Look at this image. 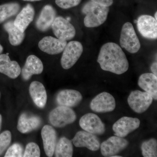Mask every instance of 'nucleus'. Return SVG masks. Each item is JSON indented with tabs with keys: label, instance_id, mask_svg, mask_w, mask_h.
Returning a JSON list of instances; mask_svg holds the SVG:
<instances>
[{
	"label": "nucleus",
	"instance_id": "nucleus-1",
	"mask_svg": "<svg viewBox=\"0 0 157 157\" xmlns=\"http://www.w3.org/2000/svg\"><path fill=\"white\" fill-rule=\"evenodd\" d=\"M98 62L102 70L117 75L123 74L128 70V61L124 52L114 42H108L102 46Z\"/></svg>",
	"mask_w": 157,
	"mask_h": 157
},
{
	"label": "nucleus",
	"instance_id": "nucleus-2",
	"mask_svg": "<svg viewBox=\"0 0 157 157\" xmlns=\"http://www.w3.org/2000/svg\"><path fill=\"white\" fill-rule=\"evenodd\" d=\"M109 11V7L88 1L83 5L82 11L86 14L84 25L87 28L97 27L105 22Z\"/></svg>",
	"mask_w": 157,
	"mask_h": 157
},
{
	"label": "nucleus",
	"instance_id": "nucleus-3",
	"mask_svg": "<svg viewBox=\"0 0 157 157\" xmlns=\"http://www.w3.org/2000/svg\"><path fill=\"white\" fill-rule=\"evenodd\" d=\"M49 122L56 128H63L73 123L76 119L75 112L70 107L60 106L51 111Z\"/></svg>",
	"mask_w": 157,
	"mask_h": 157
},
{
	"label": "nucleus",
	"instance_id": "nucleus-4",
	"mask_svg": "<svg viewBox=\"0 0 157 157\" xmlns=\"http://www.w3.org/2000/svg\"><path fill=\"white\" fill-rule=\"evenodd\" d=\"M120 45L130 53H137L140 48V43L131 23L127 22L123 26L121 31Z\"/></svg>",
	"mask_w": 157,
	"mask_h": 157
},
{
	"label": "nucleus",
	"instance_id": "nucleus-5",
	"mask_svg": "<svg viewBox=\"0 0 157 157\" xmlns=\"http://www.w3.org/2000/svg\"><path fill=\"white\" fill-rule=\"evenodd\" d=\"M83 52V46L80 42L73 41L67 43L63 51L61 64L62 67L68 70L78 60Z\"/></svg>",
	"mask_w": 157,
	"mask_h": 157
},
{
	"label": "nucleus",
	"instance_id": "nucleus-6",
	"mask_svg": "<svg viewBox=\"0 0 157 157\" xmlns=\"http://www.w3.org/2000/svg\"><path fill=\"white\" fill-rule=\"evenodd\" d=\"M153 102L151 96L146 92L135 90L132 92L128 98L129 106L137 113L146 111Z\"/></svg>",
	"mask_w": 157,
	"mask_h": 157
},
{
	"label": "nucleus",
	"instance_id": "nucleus-7",
	"mask_svg": "<svg viewBox=\"0 0 157 157\" xmlns=\"http://www.w3.org/2000/svg\"><path fill=\"white\" fill-rule=\"evenodd\" d=\"M57 38L65 41L71 40L76 35L75 27L67 19L62 16L56 17L51 26Z\"/></svg>",
	"mask_w": 157,
	"mask_h": 157
},
{
	"label": "nucleus",
	"instance_id": "nucleus-8",
	"mask_svg": "<svg viewBox=\"0 0 157 157\" xmlns=\"http://www.w3.org/2000/svg\"><path fill=\"white\" fill-rule=\"evenodd\" d=\"M90 107L93 111L97 113L111 112L116 107L115 99L109 93H101L92 100Z\"/></svg>",
	"mask_w": 157,
	"mask_h": 157
},
{
	"label": "nucleus",
	"instance_id": "nucleus-9",
	"mask_svg": "<svg viewBox=\"0 0 157 157\" xmlns=\"http://www.w3.org/2000/svg\"><path fill=\"white\" fill-rule=\"evenodd\" d=\"M79 124L83 130L94 135H102L106 131L105 125L94 113L85 114L80 118Z\"/></svg>",
	"mask_w": 157,
	"mask_h": 157
},
{
	"label": "nucleus",
	"instance_id": "nucleus-10",
	"mask_svg": "<svg viewBox=\"0 0 157 157\" xmlns=\"http://www.w3.org/2000/svg\"><path fill=\"white\" fill-rule=\"evenodd\" d=\"M128 145V142L124 137L112 136L101 144V152L104 157H112L123 150Z\"/></svg>",
	"mask_w": 157,
	"mask_h": 157
},
{
	"label": "nucleus",
	"instance_id": "nucleus-11",
	"mask_svg": "<svg viewBox=\"0 0 157 157\" xmlns=\"http://www.w3.org/2000/svg\"><path fill=\"white\" fill-rule=\"evenodd\" d=\"M140 121L137 118L123 117L117 121L113 125L114 135L124 137L140 126Z\"/></svg>",
	"mask_w": 157,
	"mask_h": 157
},
{
	"label": "nucleus",
	"instance_id": "nucleus-12",
	"mask_svg": "<svg viewBox=\"0 0 157 157\" xmlns=\"http://www.w3.org/2000/svg\"><path fill=\"white\" fill-rule=\"evenodd\" d=\"M136 23L138 31L144 37L147 39H157V22L154 17L149 15H141Z\"/></svg>",
	"mask_w": 157,
	"mask_h": 157
},
{
	"label": "nucleus",
	"instance_id": "nucleus-13",
	"mask_svg": "<svg viewBox=\"0 0 157 157\" xmlns=\"http://www.w3.org/2000/svg\"><path fill=\"white\" fill-rule=\"evenodd\" d=\"M72 141L76 147H86L92 151H97L101 146L100 140L97 136L83 131L77 132Z\"/></svg>",
	"mask_w": 157,
	"mask_h": 157
},
{
	"label": "nucleus",
	"instance_id": "nucleus-14",
	"mask_svg": "<svg viewBox=\"0 0 157 157\" xmlns=\"http://www.w3.org/2000/svg\"><path fill=\"white\" fill-rule=\"evenodd\" d=\"M67 41L47 36L39 41V48L43 52L48 54H59L64 50L67 44Z\"/></svg>",
	"mask_w": 157,
	"mask_h": 157
},
{
	"label": "nucleus",
	"instance_id": "nucleus-15",
	"mask_svg": "<svg viewBox=\"0 0 157 157\" xmlns=\"http://www.w3.org/2000/svg\"><path fill=\"white\" fill-rule=\"evenodd\" d=\"M56 17V11L51 5H46L42 8L36 23L37 29L42 32L48 31Z\"/></svg>",
	"mask_w": 157,
	"mask_h": 157
},
{
	"label": "nucleus",
	"instance_id": "nucleus-16",
	"mask_svg": "<svg viewBox=\"0 0 157 157\" xmlns=\"http://www.w3.org/2000/svg\"><path fill=\"white\" fill-rule=\"evenodd\" d=\"M81 93L74 90H64L57 95L56 101L60 106L69 107H75L82 101Z\"/></svg>",
	"mask_w": 157,
	"mask_h": 157
},
{
	"label": "nucleus",
	"instance_id": "nucleus-17",
	"mask_svg": "<svg viewBox=\"0 0 157 157\" xmlns=\"http://www.w3.org/2000/svg\"><path fill=\"white\" fill-rule=\"evenodd\" d=\"M41 135L45 154L48 157H52L57 144L56 131L52 127L46 125L42 128Z\"/></svg>",
	"mask_w": 157,
	"mask_h": 157
},
{
	"label": "nucleus",
	"instance_id": "nucleus-18",
	"mask_svg": "<svg viewBox=\"0 0 157 157\" xmlns=\"http://www.w3.org/2000/svg\"><path fill=\"white\" fill-rule=\"evenodd\" d=\"M43 70V65L41 60L36 56L30 55L28 57L21 73L23 79L27 81L33 75L41 74Z\"/></svg>",
	"mask_w": 157,
	"mask_h": 157
},
{
	"label": "nucleus",
	"instance_id": "nucleus-19",
	"mask_svg": "<svg viewBox=\"0 0 157 157\" xmlns=\"http://www.w3.org/2000/svg\"><path fill=\"white\" fill-rule=\"evenodd\" d=\"M41 124L42 120L38 116L23 113L20 116L17 129L21 133L26 134L38 129Z\"/></svg>",
	"mask_w": 157,
	"mask_h": 157
},
{
	"label": "nucleus",
	"instance_id": "nucleus-20",
	"mask_svg": "<svg viewBox=\"0 0 157 157\" xmlns=\"http://www.w3.org/2000/svg\"><path fill=\"white\" fill-rule=\"evenodd\" d=\"M0 73L11 78H17L21 73V68L15 61H11L7 54L0 55Z\"/></svg>",
	"mask_w": 157,
	"mask_h": 157
},
{
	"label": "nucleus",
	"instance_id": "nucleus-21",
	"mask_svg": "<svg viewBox=\"0 0 157 157\" xmlns=\"http://www.w3.org/2000/svg\"><path fill=\"white\" fill-rule=\"evenodd\" d=\"M35 14L33 6L31 4H28L17 14L14 21V25L21 32L25 33L30 24L33 20Z\"/></svg>",
	"mask_w": 157,
	"mask_h": 157
},
{
	"label": "nucleus",
	"instance_id": "nucleus-22",
	"mask_svg": "<svg viewBox=\"0 0 157 157\" xmlns=\"http://www.w3.org/2000/svg\"><path fill=\"white\" fill-rule=\"evenodd\" d=\"M29 91L31 98L37 107L44 108L47 99V93L44 85L39 82H33L30 85Z\"/></svg>",
	"mask_w": 157,
	"mask_h": 157
},
{
	"label": "nucleus",
	"instance_id": "nucleus-23",
	"mask_svg": "<svg viewBox=\"0 0 157 157\" xmlns=\"http://www.w3.org/2000/svg\"><path fill=\"white\" fill-rule=\"evenodd\" d=\"M139 87L149 94L153 99H157V77L152 73L142 74L138 81Z\"/></svg>",
	"mask_w": 157,
	"mask_h": 157
},
{
	"label": "nucleus",
	"instance_id": "nucleus-24",
	"mask_svg": "<svg viewBox=\"0 0 157 157\" xmlns=\"http://www.w3.org/2000/svg\"><path fill=\"white\" fill-rule=\"evenodd\" d=\"M5 30L9 34V42L13 46H17L21 44L25 37V33L21 32L14 25V21H10L4 25Z\"/></svg>",
	"mask_w": 157,
	"mask_h": 157
},
{
	"label": "nucleus",
	"instance_id": "nucleus-25",
	"mask_svg": "<svg viewBox=\"0 0 157 157\" xmlns=\"http://www.w3.org/2000/svg\"><path fill=\"white\" fill-rule=\"evenodd\" d=\"M73 146L72 141L66 137H62L57 142L56 147L55 156L71 157L73 155Z\"/></svg>",
	"mask_w": 157,
	"mask_h": 157
},
{
	"label": "nucleus",
	"instance_id": "nucleus-26",
	"mask_svg": "<svg viewBox=\"0 0 157 157\" xmlns=\"http://www.w3.org/2000/svg\"><path fill=\"white\" fill-rule=\"evenodd\" d=\"M20 9V6L17 2L6 3L0 5V24L16 15Z\"/></svg>",
	"mask_w": 157,
	"mask_h": 157
},
{
	"label": "nucleus",
	"instance_id": "nucleus-27",
	"mask_svg": "<svg viewBox=\"0 0 157 157\" xmlns=\"http://www.w3.org/2000/svg\"><path fill=\"white\" fill-rule=\"evenodd\" d=\"M141 149L144 157H157V142L155 138L144 141L141 144Z\"/></svg>",
	"mask_w": 157,
	"mask_h": 157
},
{
	"label": "nucleus",
	"instance_id": "nucleus-28",
	"mask_svg": "<svg viewBox=\"0 0 157 157\" xmlns=\"http://www.w3.org/2000/svg\"><path fill=\"white\" fill-rule=\"evenodd\" d=\"M11 140V134L10 131H5L0 135V155L8 148Z\"/></svg>",
	"mask_w": 157,
	"mask_h": 157
},
{
	"label": "nucleus",
	"instance_id": "nucleus-29",
	"mask_svg": "<svg viewBox=\"0 0 157 157\" xmlns=\"http://www.w3.org/2000/svg\"><path fill=\"white\" fill-rule=\"evenodd\" d=\"M24 152V149L22 145L18 143H15L8 149L5 157H23Z\"/></svg>",
	"mask_w": 157,
	"mask_h": 157
},
{
	"label": "nucleus",
	"instance_id": "nucleus-30",
	"mask_svg": "<svg viewBox=\"0 0 157 157\" xmlns=\"http://www.w3.org/2000/svg\"><path fill=\"white\" fill-rule=\"evenodd\" d=\"M40 156V150L39 146L34 142L28 144L24 152L23 157H39Z\"/></svg>",
	"mask_w": 157,
	"mask_h": 157
},
{
	"label": "nucleus",
	"instance_id": "nucleus-31",
	"mask_svg": "<svg viewBox=\"0 0 157 157\" xmlns=\"http://www.w3.org/2000/svg\"><path fill=\"white\" fill-rule=\"evenodd\" d=\"M82 0H55L56 4L63 9H69L78 6Z\"/></svg>",
	"mask_w": 157,
	"mask_h": 157
},
{
	"label": "nucleus",
	"instance_id": "nucleus-32",
	"mask_svg": "<svg viewBox=\"0 0 157 157\" xmlns=\"http://www.w3.org/2000/svg\"><path fill=\"white\" fill-rule=\"evenodd\" d=\"M94 2L99 4L105 7H109L112 6L113 3V0H90Z\"/></svg>",
	"mask_w": 157,
	"mask_h": 157
},
{
	"label": "nucleus",
	"instance_id": "nucleus-33",
	"mask_svg": "<svg viewBox=\"0 0 157 157\" xmlns=\"http://www.w3.org/2000/svg\"><path fill=\"white\" fill-rule=\"evenodd\" d=\"M151 70L153 74L157 76V63L156 62H154L151 65Z\"/></svg>",
	"mask_w": 157,
	"mask_h": 157
},
{
	"label": "nucleus",
	"instance_id": "nucleus-34",
	"mask_svg": "<svg viewBox=\"0 0 157 157\" xmlns=\"http://www.w3.org/2000/svg\"><path fill=\"white\" fill-rule=\"evenodd\" d=\"M25 2H38V1H42V0H22Z\"/></svg>",
	"mask_w": 157,
	"mask_h": 157
},
{
	"label": "nucleus",
	"instance_id": "nucleus-35",
	"mask_svg": "<svg viewBox=\"0 0 157 157\" xmlns=\"http://www.w3.org/2000/svg\"><path fill=\"white\" fill-rule=\"evenodd\" d=\"M2 115L0 114V130H1V126H2Z\"/></svg>",
	"mask_w": 157,
	"mask_h": 157
},
{
	"label": "nucleus",
	"instance_id": "nucleus-36",
	"mask_svg": "<svg viewBox=\"0 0 157 157\" xmlns=\"http://www.w3.org/2000/svg\"><path fill=\"white\" fill-rule=\"evenodd\" d=\"M3 48L2 46L0 44V55L1 54V53H2V52H3Z\"/></svg>",
	"mask_w": 157,
	"mask_h": 157
},
{
	"label": "nucleus",
	"instance_id": "nucleus-37",
	"mask_svg": "<svg viewBox=\"0 0 157 157\" xmlns=\"http://www.w3.org/2000/svg\"><path fill=\"white\" fill-rule=\"evenodd\" d=\"M157 12H156L155 13V17H154V18H155V19L156 20H157Z\"/></svg>",
	"mask_w": 157,
	"mask_h": 157
},
{
	"label": "nucleus",
	"instance_id": "nucleus-38",
	"mask_svg": "<svg viewBox=\"0 0 157 157\" xmlns=\"http://www.w3.org/2000/svg\"><path fill=\"white\" fill-rule=\"evenodd\" d=\"M112 157H121L122 156H121L115 155H114L113 156H112Z\"/></svg>",
	"mask_w": 157,
	"mask_h": 157
},
{
	"label": "nucleus",
	"instance_id": "nucleus-39",
	"mask_svg": "<svg viewBox=\"0 0 157 157\" xmlns=\"http://www.w3.org/2000/svg\"><path fill=\"white\" fill-rule=\"evenodd\" d=\"M0 98H1V93H0Z\"/></svg>",
	"mask_w": 157,
	"mask_h": 157
}]
</instances>
